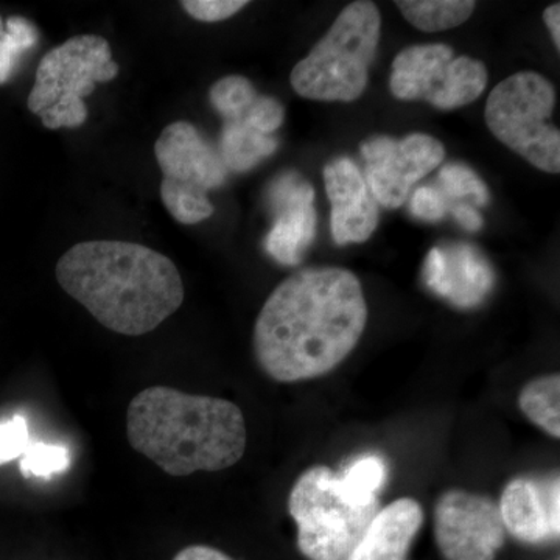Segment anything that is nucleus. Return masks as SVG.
<instances>
[{
	"label": "nucleus",
	"instance_id": "nucleus-1",
	"mask_svg": "<svg viewBox=\"0 0 560 560\" xmlns=\"http://www.w3.org/2000/svg\"><path fill=\"white\" fill-rule=\"evenodd\" d=\"M368 304L359 278L345 268H307L272 291L257 316V363L280 383L334 371L359 345Z\"/></svg>",
	"mask_w": 560,
	"mask_h": 560
},
{
	"label": "nucleus",
	"instance_id": "nucleus-2",
	"mask_svg": "<svg viewBox=\"0 0 560 560\" xmlns=\"http://www.w3.org/2000/svg\"><path fill=\"white\" fill-rule=\"evenodd\" d=\"M55 276L102 326L127 337L158 329L184 302L176 265L139 243H77L62 254Z\"/></svg>",
	"mask_w": 560,
	"mask_h": 560
},
{
	"label": "nucleus",
	"instance_id": "nucleus-3",
	"mask_svg": "<svg viewBox=\"0 0 560 560\" xmlns=\"http://www.w3.org/2000/svg\"><path fill=\"white\" fill-rule=\"evenodd\" d=\"M127 438L136 452L172 477L230 469L246 451V423L237 405L151 386L128 405Z\"/></svg>",
	"mask_w": 560,
	"mask_h": 560
},
{
	"label": "nucleus",
	"instance_id": "nucleus-4",
	"mask_svg": "<svg viewBox=\"0 0 560 560\" xmlns=\"http://www.w3.org/2000/svg\"><path fill=\"white\" fill-rule=\"evenodd\" d=\"M381 31V11L374 2L350 3L291 70V86L308 101L355 102L366 90Z\"/></svg>",
	"mask_w": 560,
	"mask_h": 560
},
{
	"label": "nucleus",
	"instance_id": "nucleus-5",
	"mask_svg": "<svg viewBox=\"0 0 560 560\" xmlns=\"http://www.w3.org/2000/svg\"><path fill=\"white\" fill-rule=\"evenodd\" d=\"M556 106L551 81L530 70L514 73L493 88L486 124L501 143L541 172H560V132L550 124Z\"/></svg>",
	"mask_w": 560,
	"mask_h": 560
},
{
	"label": "nucleus",
	"instance_id": "nucleus-6",
	"mask_svg": "<svg viewBox=\"0 0 560 560\" xmlns=\"http://www.w3.org/2000/svg\"><path fill=\"white\" fill-rule=\"evenodd\" d=\"M298 525V547L308 560H346L378 512V501L352 504L341 495L337 475L313 466L298 478L289 497Z\"/></svg>",
	"mask_w": 560,
	"mask_h": 560
},
{
	"label": "nucleus",
	"instance_id": "nucleus-7",
	"mask_svg": "<svg viewBox=\"0 0 560 560\" xmlns=\"http://www.w3.org/2000/svg\"><path fill=\"white\" fill-rule=\"evenodd\" d=\"M162 175L161 200L180 224L201 223L213 215L210 190L226 183L219 150L189 121H173L154 143Z\"/></svg>",
	"mask_w": 560,
	"mask_h": 560
},
{
	"label": "nucleus",
	"instance_id": "nucleus-8",
	"mask_svg": "<svg viewBox=\"0 0 560 560\" xmlns=\"http://www.w3.org/2000/svg\"><path fill=\"white\" fill-rule=\"evenodd\" d=\"M488 80L485 62L455 57L447 44H420L397 55L389 88L399 101H425L434 108L451 110L477 101Z\"/></svg>",
	"mask_w": 560,
	"mask_h": 560
},
{
	"label": "nucleus",
	"instance_id": "nucleus-9",
	"mask_svg": "<svg viewBox=\"0 0 560 560\" xmlns=\"http://www.w3.org/2000/svg\"><path fill=\"white\" fill-rule=\"evenodd\" d=\"M117 75L119 65L113 60L108 40L98 35L73 36L44 55L28 94V109L39 116L62 97L84 101L95 84Z\"/></svg>",
	"mask_w": 560,
	"mask_h": 560
},
{
	"label": "nucleus",
	"instance_id": "nucleus-10",
	"mask_svg": "<svg viewBox=\"0 0 560 560\" xmlns=\"http://www.w3.org/2000/svg\"><path fill=\"white\" fill-rule=\"evenodd\" d=\"M434 539L445 560H495L506 540L499 503L452 489L434 506Z\"/></svg>",
	"mask_w": 560,
	"mask_h": 560
},
{
	"label": "nucleus",
	"instance_id": "nucleus-11",
	"mask_svg": "<svg viewBox=\"0 0 560 560\" xmlns=\"http://www.w3.org/2000/svg\"><path fill=\"white\" fill-rule=\"evenodd\" d=\"M366 162L364 180L383 208L399 209L418 180L440 167L445 158L440 140L423 132L404 139L378 136L361 143Z\"/></svg>",
	"mask_w": 560,
	"mask_h": 560
},
{
	"label": "nucleus",
	"instance_id": "nucleus-12",
	"mask_svg": "<svg viewBox=\"0 0 560 560\" xmlns=\"http://www.w3.org/2000/svg\"><path fill=\"white\" fill-rule=\"evenodd\" d=\"M315 190L300 173L285 172L272 179L267 190L272 226L265 249L282 265H300L316 235Z\"/></svg>",
	"mask_w": 560,
	"mask_h": 560
},
{
	"label": "nucleus",
	"instance_id": "nucleus-13",
	"mask_svg": "<svg viewBox=\"0 0 560 560\" xmlns=\"http://www.w3.org/2000/svg\"><path fill=\"white\" fill-rule=\"evenodd\" d=\"M423 280L455 307L481 305L495 285V272L480 249L467 243L434 246L423 265Z\"/></svg>",
	"mask_w": 560,
	"mask_h": 560
},
{
	"label": "nucleus",
	"instance_id": "nucleus-14",
	"mask_svg": "<svg viewBox=\"0 0 560 560\" xmlns=\"http://www.w3.org/2000/svg\"><path fill=\"white\" fill-rule=\"evenodd\" d=\"M324 186L331 205L334 242L340 246L366 242L377 230L378 209L355 162L338 158L327 164Z\"/></svg>",
	"mask_w": 560,
	"mask_h": 560
},
{
	"label": "nucleus",
	"instance_id": "nucleus-15",
	"mask_svg": "<svg viewBox=\"0 0 560 560\" xmlns=\"http://www.w3.org/2000/svg\"><path fill=\"white\" fill-rule=\"evenodd\" d=\"M559 486L558 477L547 485L530 478L512 480L499 503L504 529L523 544L559 539Z\"/></svg>",
	"mask_w": 560,
	"mask_h": 560
},
{
	"label": "nucleus",
	"instance_id": "nucleus-16",
	"mask_svg": "<svg viewBox=\"0 0 560 560\" xmlns=\"http://www.w3.org/2000/svg\"><path fill=\"white\" fill-rule=\"evenodd\" d=\"M422 523L418 501L396 500L377 512L346 560H405Z\"/></svg>",
	"mask_w": 560,
	"mask_h": 560
},
{
	"label": "nucleus",
	"instance_id": "nucleus-17",
	"mask_svg": "<svg viewBox=\"0 0 560 560\" xmlns=\"http://www.w3.org/2000/svg\"><path fill=\"white\" fill-rule=\"evenodd\" d=\"M278 147V139L261 135L245 121L238 120L224 121L217 150L228 173H245L270 158Z\"/></svg>",
	"mask_w": 560,
	"mask_h": 560
},
{
	"label": "nucleus",
	"instance_id": "nucleus-18",
	"mask_svg": "<svg viewBox=\"0 0 560 560\" xmlns=\"http://www.w3.org/2000/svg\"><path fill=\"white\" fill-rule=\"evenodd\" d=\"M405 20L422 32H444L464 24L477 3L471 0H399Z\"/></svg>",
	"mask_w": 560,
	"mask_h": 560
},
{
	"label": "nucleus",
	"instance_id": "nucleus-19",
	"mask_svg": "<svg viewBox=\"0 0 560 560\" xmlns=\"http://www.w3.org/2000/svg\"><path fill=\"white\" fill-rule=\"evenodd\" d=\"M518 405L523 415L547 431L550 436L560 438V377L559 374L544 375L529 382L521 390Z\"/></svg>",
	"mask_w": 560,
	"mask_h": 560
},
{
	"label": "nucleus",
	"instance_id": "nucleus-20",
	"mask_svg": "<svg viewBox=\"0 0 560 560\" xmlns=\"http://www.w3.org/2000/svg\"><path fill=\"white\" fill-rule=\"evenodd\" d=\"M385 460L378 455H363L337 477V486L341 495L352 504H370L377 500L378 490L385 485Z\"/></svg>",
	"mask_w": 560,
	"mask_h": 560
},
{
	"label": "nucleus",
	"instance_id": "nucleus-21",
	"mask_svg": "<svg viewBox=\"0 0 560 560\" xmlns=\"http://www.w3.org/2000/svg\"><path fill=\"white\" fill-rule=\"evenodd\" d=\"M39 40V31L33 22L21 16H11L0 32V86L9 83L18 66Z\"/></svg>",
	"mask_w": 560,
	"mask_h": 560
},
{
	"label": "nucleus",
	"instance_id": "nucleus-22",
	"mask_svg": "<svg viewBox=\"0 0 560 560\" xmlns=\"http://www.w3.org/2000/svg\"><path fill=\"white\" fill-rule=\"evenodd\" d=\"M257 92L245 77L230 75L217 81L209 91L212 108L224 121L243 120L250 105L256 102Z\"/></svg>",
	"mask_w": 560,
	"mask_h": 560
},
{
	"label": "nucleus",
	"instance_id": "nucleus-23",
	"mask_svg": "<svg viewBox=\"0 0 560 560\" xmlns=\"http://www.w3.org/2000/svg\"><path fill=\"white\" fill-rule=\"evenodd\" d=\"M440 189L448 200L470 198L475 205L488 206L490 195L480 176L471 168L460 164H448L440 172Z\"/></svg>",
	"mask_w": 560,
	"mask_h": 560
},
{
	"label": "nucleus",
	"instance_id": "nucleus-24",
	"mask_svg": "<svg viewBox=\"0 0 560 560\" xmlns=\"http://www.w3.org/2000/svg\"><path fill=\"white\" fill-rule=\"evenodd\" d=\"M68 448L58 445L35 444L27 448L21 460V470L24 477L49 478L68 467Z\"/></svg>",
	"mask_w": 560,
	"mask_h": 560
},
{
	"label": "nucleus",
	"instance_id": "nucleus-25",
	"mask_svg": "<svg viewBox=\"0 0 560 560\" xmlns=\"http://www.w3.org/2000/svg\"><path fill=\"white\" fill-rule=\"evenodd\" d=\"M86 103L83 98L62 97L50 106L49 109L39 114L44 127L49 130H60V128H79L88 120Z\"/></svg>",
	"mask_w": 560,
	"mask_h": 560
},
{
	"label": "nucleus",
	"instance_id": "nucleus-26",
	"mask_svg": "<svg viewBox=\"0 0 560 560\" xmlns=\"http://www.w3.org/2000/svg\"><path fill=\"white\" fill-rule=\"evenodd\" d=\"M283 119H285V109L282 103L267 95H257L256 102L250 105L242 121L261 135L271 136L282 127Z\"/></svg>",
	"mask_w": 560,
	"mask_h": 560
},
{
	"label": "nucleus",
	"instance_id": "nucleus-27",
	"mask_svg": "<svg viewBox=\"0 0 560 560\" xmlns=\"http://www.w3.org/2000/svg\"><path fill=\"white\" fill-rule=\"evenodd\" d=\"M452 206L440 187L422 186L412 194L410 210L416 219L436 223L445 219Z\"/></svg>",
	"mask_w": 560,
	"mask_h": 560
},
{
	"label": "nucleus",
	"instance_id": "nucleus-28",
	"mask_svg": "<svg viewBox=\"0 0 560 560\" xmlns=\"http://www.w3.org/2000/svg\"><path fill=\"white\" fill-rule=\"evenodd\" d=\"M248 3L245 0H184L180 2V7L195 21L220 22L230 20L238 11L245 9Z\"/></svg>",
	"mask_w": 560,
	"mask_h": 560
},
{
	"label": "nucleus",
	"instance_id": "nucleus-29",
	"mask_svg": "<svg viewBox=\"0 0 560 560\" xmlns=\"http://www.w3.org/2000/svg\"><path fill=\"white\" fill-rule=\"evenodd\" d=\"M31 447L27 422L25 419L13 418L9 422L0 423V464L18 458Z\"/></svg>",
	"mask_w": 560,
	"mask_h": 560
},
{
	"label": "nucleus",
	"instance_id": "nucleus-30",
	"mask_svg": "<svg viewBox=\"0 0 560 560\" xmlns=\"http://www.w3.org/2000/svg\"><path fill=\"white\" fill-rule=\"evenodd\" d=\"M452 215L455 217V220L458 221L460 226L464 230L469 232L480 231L482 228V217L481 213L478 212L474 206L464 205V202H458V205H453L451 209Z\"/></svg>",
	"mask_w": 560,
	"mask_h": 560
},
{
	"label": "nucleus",
	"instance_id": "nucleus-31",
	"mask_svg": "<svg viewBox=\"0 0 560 560\" xmlns=\"http://www.w3.org/2000/svg\"><path fill=\"white\" fill-rule=\"evenodd\" d=\"M173 560H234L230 556L217 548L208 547V545H191L184 548Z\"/></svg>",
	"mask_w": 560,
	"mask_h": 560
},
{
	"label": "nucleus",
	"instance_id": "nucleus-32",
	"mask_svg": "<svg viewBox=\"0 0 560 560\" xmlns=\"http://www.w3.org/2000/svg\"><path fill=\"white\" fill-rule=\"evenodd\" d=\"M544 21L550 28L556 49L560 50V3H552L544 11Z\"/></svg>",
	"mask_w": 560,
	"mask_h": 560
},
{
	"label": "nucleus",
	"instance_id": "nucleus-33",
	"mask_svg": "<svg viewBox=\"0 0 560 560\" xmlns=\"http://www.w3.org/2000/svg\"><path fill=\"white\" fill-rule=\"evenodd\" d=\"M3 28H5V24H3L2 16H0V32H2Z\"/></svg>",
	"mask_w": 560,
	"mask_h": 560
}]
</instances>
